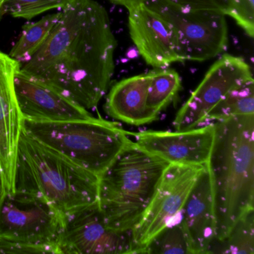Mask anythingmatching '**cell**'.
Here are the masks:
<instances>
[{
  "label": "cell",
  "mask_w": 254,
  "mask_h": 254,
  "mask_svg": "<svg viewBox=\"0 0 254 254\" xmlns=\"http://www.w3.org/2000/svg\"><path fill=\"white\" fill-rule=\"evenodd\" d=\"M117 42L105 8L95 0H74L20 70L53 86L86 110L97 106L114 72Z\"/></svg>",
  "instance_id": "1"
},
{
  "label": "cell",
  "mask_w": 254,
  "mask_h": 254,
  "mask_svg": "<svg viewBox=\"0 0 254 254\" xmlns=\"http://www.w3.org/2000/svg\"><path fill=\"white\" fill-rule=\"evenodd\" d=\"M215 126L207 166L216 215L215 241H221L244 214L254 209V114L231 117Z\"/></svg>",
  "instance_id": "2"
},
{
  "label": "cell",
  "mask_w": 254,
  "mask_h": 254,
  "mask_svg": "<svg viewBox=\"0 0 254 254\" xmlns=\"http://www.w3.org/2000/svg\"><path fill=\"white\" fill-rule=\"evenodd\" d=\"M99 178L28 134L22 127L14 191L45 198L64 217L98 201Z\"/></svg>",
  "instance_id": "3"
},
{
  "label": "cell",
  "mask_w": 254,
  "mask_h": 254,
  "mask_svg": "<svg viewBox=\"0 0 254 254\" xmlns=\"http://www.w3.org/2000/svg\"><path fill=\"white\" fill-rule=\"evenodd\" d=\"M170 163L131 141L99 177L98 203L108 227L132 231Z\"/></svg>",
  "instance_id": "4"
},
{
  "label": "cell",
  "mask_w": 254,
  "mask_h": 254,
  "mask_svg": "<svg viewBox=\"0 0 254 254\" xmlns=\"http://www.w3.org/2000/svg\"><path fill=\"white\" fill-rule=\"evenodd\" d=\"M22 127L41 143L99 178L132 141L126 130L95 117L58 123L23 119Z\"/></svg>",
  "instance_id": "5"
},
{
  "label": "cell",
  "mask_w": 254,
  "mask_h": 254,
  "mask_svg": "<svg viewBox=\"0 0 254 254\" xmlns=\"http://www.w3.org/2000/svg\"><path fill=\"white\" fill-rule=\"evenodd\" d=\"M143 3L173 28L184 62L209 60L227 48L228 29L222 13L184 8L171 0H145Z\"/></svg>",
  "instance_id": "6"
},
{
  "label": "cell",
  "mask_w": 254,
  "mask_h": 254,
  "mask_svg": "<svg viewBox=\"0 0 254 254\" xmlns=\"http://www.w3.org/2000/svg\"><path fill=\"white\" fill-rule=\"evenodd\" d=\"M64 222V217L41 196L16 190L0 196V239L58 249Z\"/></svg>",
  "instance_id": "7"
},
{
  "label": "cell",
  "mask_w": 254,
  "mask_h": 254,
  "mask_svg": "<svg viewBox=\"0 0 254 254\" xmlns=\"http://www.w3.org/2000/svg\"><path fill=\"white\" fill-rule=\"evenodd\" d=\"M205 166L169 164L138 224L132 230L138 254L162 230L178 221L181 211Z\"/></svg>",
  "instance_id": "8"
},
{
  "label": "cell",
  "mask_w": 254,
  "mask_h": 254,
  "mask_svg": "<svg viewBox=\"0 0 254 254\" xmlns=\"http://www.w3.org/2000/svg\"><path fill=\"white\" fill-rule=\"evenodd\" d=\"M57 245L63 254H138L132 231L108 227L98 201L65 217Z\"/></svg>",
  "instance_id": "9"
},
{
  "label": "cell",
  "mask_w": 254,
  "mask_h": 254,
  "mask_svg": "<svg viewBox=\"0 0 254 254\" xmlns=\"http://www.w3.org/2000/svg\"><path fill=\"white\" fill-rule=\"evenodd\" d=\"M251 78V67L243 59L227 54L221 56L178 111L173 122L175 130L185 131L200 127L208 113L227 93Z\"/></svg>",
  "instance_id": "10"
},
{
  "label": "cell",
  "mask_w": 254,
  "mask_h": 254,
  "mask_svg": "<svg viewBox=\"0 0 254 254\" xmlns=\"http://www.w3.org/2000/svg\"><path fill=\"white\" fill-rule=\"evenodd\" d=\"M14 90L23 120L58 123L93 117L53 86L20 70V66L14 76Z\"/></svg>",
  "instance_id": "11"
},
{
  "label": "cell",
  "mask_w": 254,
  "mask_h": 254,
  "mask_svg": "<svg viewBox=\"0 0 254 254\" xmlns=\"http://www.w3.org/2000/svg\"><path fill=\"white\" fill-rule=\"evenodd\" d=\"M135 144L170 164L205 166L209 162L215 136V124L185 131L129 133Z\"/></svg>",
  "instance_id": "12"
},
{
  "label": "cell",
  "mask_w": 254,
  "mask_h": 254,
  "mask_svg": "<svg viewBox=\"0 0 254 254\" xmlns=\"http://www.w3.org/2000/svg\"><path fill=\"white\" fill-rule=\"evenodd\" d=\"M128 11L130 38L148 65L163 68L184 62L173 28L160 14L144 3Z\"/></svg>",
  "instance_id": "13"
},
{
  "label": "cell",
  "mask_w": 254,
  "mask_h": 254,
  "mask_svg": "<svg viewBox=\"0 0 254 254\" xmlns=\"http://www.w3.org/2000/svg\"><path fill=\"white\" fill-rule=\"evenodd\" d=\"M20 63L0 51V174L5 191H14L22 117L14 90Z\"/></svg>",
  "instance_id": "14"
},
{
  "label": "cell",
  "mask_w": 254,
  "mask_h": 254,
  "mask_svg": "<svg viewBox=\"0 0 254 254\" xmlns=\"http://www.w3.org/2000/svg\"><path fill=\"white\" fill-rule=\"evenodd\" d=\"M191 254H208L216 237L213 188L207 164L194 184L180 215Z\"/></svg>",
  "instance_id": "15"
},
{
  "label": "cell",
  "mask_w": 254,
  "mask_h": 254,
  "mask_svg": "<svg viewBox=\"0 0 254 254\" xmlns=\"http://www.w3.org/2000/svg\"><path fill=\"white\" fill-rule=\"evenodd\" d=\"M150 75L125 78L111 87L107 96L105 111L113 119L133 126L150 124L158 119L147 105Z\"/></svg>",
  "instance_id": "16"
},
{
  "label": "cell",
  "mask_w": 254,
  "mask_h": 254,
  "mask_svg": "<svg viewBox=\"0 0 254 254\" xmlns=\"http://www.w3.org/2000/svg\"><path fill=\"white\" fill-rule=\"evenodd\" d=\"M254 78L233 89L208 113L200 127L236 116L254 115Z\"/></svg>",
  "instance_id": "17"
},
{
  "label": "cell",
  "mask_w": 254,
  "mask_h": 254,
  "mask_svg": "<svg viewBox=\"0 0 254 254\" xmlns=\"http://www.w3.org/2000/svg\"><path fill=\"white\" fill-rule=\"evenodd\" d=\"M147 105L151 112L159 114L169 106L182 90L181 77L172 69L155 68L150 71Z\"/></svg>",
  "instance_id": "18"
},
{
  "label": "cell",
  "mask_w": 254,
  "mask_h": 254,
  "mask_svg": "<svg viewBox=\"0 0 254 254\" xmlns=\"http://www.w3.org/2000/svg\"><path fill=\"white\" fill-rule=\"evenodd\" d=\"M208 254H254V209L244 214L224 239L212 242Z\"/></svg>",
  "instance_id": "19"
},
{
  "label": "cell",
  "mask_w": 254,
  "mask_h": 254,
  "mask_svg": "<svg viewBox=\"0 0 254 254\" xmlns=\"http://www.w3.org/2000/svg\"><path fill=\"white\" fill-rule=\"evenodd\" d=\"M61 11L48 14L39 21L27 23L17 44L12 47L9 56L22 63L30 59L41 47L53 31L60 18Z\"/></svg>",
  "instance_id": "20"
},
{
  "label": "cell",
  "mask_w": 254,
  "mask_h": 254,
  "mask_svg": "<svg viewBox=\"0 0 254 254\" xmlns=\"http://www.w3.org/2000/svg\"><path fill=\"white\" fill-rule=\"evenodd\" d=\"M142 254H191L190 242L180 218L157 235Z\"/></svg>",
  "instance_id": "21"
},
{
  "label": "cell",
  "mask_w": 254,
  "mask_h": 254,
  "mask_svg": "<svg viewBox=\"0 0 254 254\" xmlns=\"http://www.w3.org/2000/svg\"><path fill=\"white\" fill-rule=\"evenodd\" d=\"M71 0H0V20L6 15L32 19L50 10L66 6Z\"/></svg>",
  "instance_id": "22"
},
{
  "label": "cell",
  "mask_w": 254,
  "mask_h": 254,
  "mask_svg": "<svg viewBox=\"0 0 254 254\" xmlns=\"http://www.w3.org/2000/svg\"><path fill=\"white\" fill-rule=\"evenodd\" d=\"M228 16L253 38L254 35V0H230Z\"/></svg>",
  "instance_id": "23"
},
{
  "label": "cell",
  "mask_w": 254,
  "mask_h": 254,
  "mask_svg": "<svg viewBox=\"0 0 254 254\" xmlns=\"http://www.w3.org/2000/svg\"><path fill=\"white\" fill-rule=\"evenodd\" d=\"M0 254H59L56 247L0 239Z\"/></svg>",
  "instance_id": "24"
},
{
  "label": "cell",
  "mask_w": 254,
  "mask_h": 254,
  "mask_svg": "<svg viewBox=\"0 0 254 254\" xmlns=\"http://www.w3.org/2000/svg\"><path fill=\"white\" fill-rule=\"evenodd\" d=\"M172 2L190 9L217 11L228 15L230 0H171Z\"/></svg>",
  "instance_id": "25"
},
{
  "label": "cell",
  "mask_w": 254,
  "mask_h": 254,
  "mask_svg": "<svg viewBox=\"0 0 254 254\" xmlns=\"http://www.w3.org/2000/svg\"><path fill=\"white\" fill-rule=\"evenodd\" d=\"M110 2L117 5H123L127 10L143 3L145 0H109Z\"/></svg>",
  "instance_id": "26"
},
{
  "label": "cell",
  "mask_w": 254,
  "mask_h": 254,
  "mask_svg": "<svg viewBox=\"0 0 254 254\" xmlns=\"http://www.w3.org/2000/svg\"><path fill=\"white\" fill-rule=\"evenodd\" d=\"M4 191H5V188H4L3 180H2V175L0 174V196L2 195Z\"/></svg>",
  "instance_id": "27"
},
{
  "label": "cell",
  "mask_w": 254,
  "mask_h": 254,
  "mask_svg": "<svg viewBox=\"0 0 254 254\" xmlns=\"http://www.w3.org/2000/svg\"><path fill=\"white\" fill-rule=\"evenodd\" d=\"M71 1H74V0H71Z\"/></svg>",
  "instance_id": "28"
}]
</instances>
